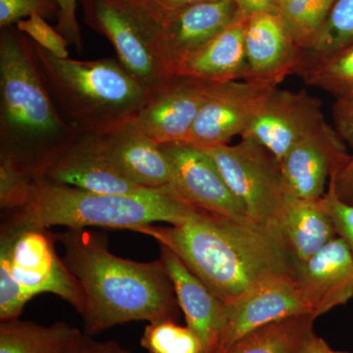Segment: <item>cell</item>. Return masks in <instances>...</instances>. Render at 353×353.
<instances>
[{
	"label": "cell",
	"mask_w": 353,
	"mask_h": 353,
	"mask_svg": "<svg viewBox=\"0 0 353 353\" xmlns=\"http://www.w3.org/2000/svg\"><path fill=\"white\" fill-rule=\"evenodd\" d=\"M132 232L171 250L225 303L267 274H296V260L273 225L199 210L183 224L145 225Z\"/></svg>",
	"instance_id": "obj_1"
},
{
	"label": "cell",
	"mask_w": 353,
	"mask_h": 353,
	"mask_svg": "<svg viewBox=\"0 0 353 353\" xmlns=\"http://www.w3.org/2000/svg\"><path fill=\"white\" fill-rule=\"evenodd\" d=\"M63 260L85 296L83 329L94 336L117 325L176 320L181 308L161 260L139 262L110 252L103 234L88 229L58 234Z\"/></svg>",
	"instance_id": "obj_2"
},
{
	"label": "cell",
	"mask_w": 353,
	"mask_h": 353,
	"mask_svg": "<svg viewBox=\"0 0 353 353\" xmlns=\"http://www.w3.org/2000/svg\"><path fill=\"white\" fill-rule=\"evenodd\" d=\"M81 134L44 85L31 39L13 26L0 34V158L29 173Z\"/></svg>",
	"instance_id": "obj_3"
},
{
	"label": "cell",
	"mask_w": 353,
	"mask_h": 353,
	"mask_svg": "<svg viewBox=\"0 0 353 353\" xmlns=\"http://www.w3.org/2000/svg\"><path fill=\"white\" fill-rule=\"evenodd\" d=\"M1 208V221L50 229H126L157 222L180 225L196 211L169 189L108 194L30 179Z\"/></svg>",
	"instance_id": "obj_4"
},
{
	"label": "cell",
	"mask_w": 353,
	"mask_h": 353,
	"mask_svg": "<svg viewBox=\"0 0 353 353\" xmlns=\"http://www.w3.org/2000/svg\"><path fill=\"white\" fill-rule=\"evenodd\" d=\"M44 85L67 124L81 136H97L126 124L150 94L121 65L106 59L58 58L31 41Z\"/></svg>",
	"instance_id": "obj_5"
},
{
	"label": "cell",
	"mask_w": 353,
	"mask_h": 353,
	"mask_svg": "<svg viewBox=\"0 0 353 353\" xmlns=\"http://www.w3.org/2000/svg\"><path fill=\"white\" fill-rule=\"evenodd\" d=\"M87 24L108 39L118 61L150 97L174 77L164 12L153 0H80Z\"/></svg>",
	"instance_id": "obj_6"
},
{
	"label": "cell",
	"mask_w": 353,
	"mask_h": 353,
	"mask_svg": "<svg viewBox=\"0 0 353 353\" xmlns=\"http://www.w3.org/2000/svg\"><path fill=\"white\" fill-rule=\"evenodd\" d=\"M57 241V236L46 228L1 221L0 265L32 299L39 294H52L82 315V288L64 260L58 256Z\"/></svg>",
	"instance_id": "obj_7"
},
{
	"label": "cell",
	"mask_w": 353,
	"mask_h": 353,
	"mask_svg": "<svg viewBox=\"0 0 353 353\" xmlns=\"http://www.w3.org/2000/svg\"><path fill=\"white\" fill-rule=\"evenodd\" d=\"M241 139L236 145L201 150L214 160L248 219L267 226L275 218L285 196L280 162L252 139Z\"/></svg>",
	"instance_id": "obj_8"
},
{
	"label": "cell",
	"mask_w": 353,
	"mask_h": 353,
	"mask_svg": "<svg viewBox=\"0 0 353 353\" xmlns=\"http://www.w3.org/2000/svg\"><path fill=\"white\" fill-rule=\"evenodd\" d=\"M171 167L168 189L181 201L217 216L250 220L208 153L188 143L161 145Z\"/></svg>",
	"instance_id": "obj_9"
},
{
	"label": "cell",
	"mask_w": 353,
	"mask_h": 353,
	"mask_svg": "<svg viewBox=\"0 0 353 353\" xmlns=\"http://www.w3.org/2000/svg\"><path fill=\"white\" fill-rule=\"evenodd\" d=\"M226 304L227 318L219 353L254 330L292 316L311 314L294 276L269 273L262 276L243 294Z\"/></svg>",
	"instance_id": "obj_10"
},
{
	"label": "cell",
	"mask_w": 353,
	"mask_h": 353,
	"mask_svg": "<svg viewBox=\"0 0 353 353\" xmlns=\"http://www.w3.org/2000/svg\"><path fill=\"white\" fill-rule=\"evenodd\" d=\"M322 102L305 90L272 88L241 138L263 146L279 162L324 122Z\"/></svg>",
	"instance_id": "obj_11"
},
{
	"label": "cell",
	"mask_w": 353,
	"mask_h": 353,
	"mask_svg": "<svg viewBox=\"0 0 353 353\" xmlns=\"http://www.w3.org/2000/svg\"><path fill=\"white\" fill-rule=\"evenodd\" d=\"M274 88L245 80L211 83L185 143L199 148L229 145L236 137L243 136Z\"/></svg>",
	"instance_id": "obj_12"
},
{
	"label": "cell",
	"mask_w": 353,
	"mask_h": 353,
	"mask_svg": "<svg viewBox=\"0 0 353 353\" xmlns=\"http://www.w3.org/2000/svg\"><path fill=\"white\" fill-rule=\"evenodd\" d=\"M34 180L108 194H138L146 190L109 163L95 136H80L28 173Z\"/></svg>",
	"instance_id": "obj_13"
},
{
	"label": "cell",
	"mask_w": 353,
	"mask_h": 353,
	"mask_svg": "<svg viewBox=\"0 0 353 353\" xmlns=\"http://www.w3.org/2000/svg\"><path fill=\"white\" fill-rule=\"evenodd\" d=\"M348 159L343 139L325 120L281 160L285 194L321 199L332 175Z\"/></svg>",
	"instance_id": "obj_14"
},
{
	"label": "cell",
	"mask_w": 353,
	"mask_h": 353,
	"mask_svg": "<svg viewBox=\"0 0 353 353\" xmlns=\"http://www.w3.org/2000/svg\"><path fill=\"white\" fill-rule=\"evenodd\" d=\"M210 87L205 81L176 75L132 121L158 145L185 143Z\"/></svg>",
	"instance_id": "obj_15"
},
{
	"label": "cell",
	"mask_w": 353,
	"mask_h": 353,
	"mask_svg": "<svg viewBox=\"0 0 353 353\" xmlns=\"http://www.w3.org/2000/svg\"><path fill=\"white\" fill-rule=\"evenodd\" d=\"M245 53V81L278 87L285 77L297 73L304 50L292 39L280 14L271 11L248 18Z\"/></svg>",
	"instance_id": "obj_16"
},
{
	"label": "cell",
	"mask_w": 353,
	"mask_h": 353,
	"mask_svg": "<svg viewBox=\"0 0 353 353\" xmlns=\"http://www.w3.org/2000/svg\"><path fill=\"white\" fill-rule=\"evenodd\" d=\"M294 279L311 314L320 317L352 299V253L336 236L310 259L296 263Z\"/></svg>",
	"instance_id": "obj_17"
},
{
	"label": "cell",
	"mask_w": 353,
	"mask_h": 353,
	"mask_svg": "<svg viewBox=\"0 0 353 353\" xmlns=\"http://www.w3.org/2000/svg\"><path fill=\"white\" fill-rule=\"evenodd\" d=\"M95 137L109 163L130 182L146 190L168 189L171 167L161 145L139 131L134 121Z\"/></svg>",
	"instance_id": "obj_18"
},
{
	"label": "cell",
	"mask_w": 353,
	"mask_h": 353,
	"mask_svg": "<svg viewBox=\"0 0 353 353\" xmlns=\"http://www.w3.org/2000/svg\"><path fill=\"white\" fill-rule=\"evenodd\" d=\"M159 245L160 260L173 283L187 326L199 339L201 353H219L226 325V304L192 274L175 253Z\"/></svg>",
	"instance_id": "obj_19"
},
{
	"label": "cell",
	"mask_w": 353,
	"mask_h": 353,
	"mask_svg": "<svg viewBox=\"0 0 353 353\" xmlns=\"http://www.w3.org/2000/svg\"><path fill=\"white\" fill-rule=\"evenodd\" d=\"M234 0H210L164 12V30L174 72L176 65L203 48L240 13Z\"/></svg>",
	"instance_id": "obj_20"
},
{
	"label": "cell",
	"mask_w": 353,
	"mask_h": 353,
	"mask_svg": "<svg viewBox=\"0 0 353 353\" xmlns=\"http://www.w3.org/2000/svg\"><path fill=\"white\" fill-rule=\"evenodd\" d=\"M248 23V17L239 13L224 31L176 65V75L192 77L208 83L245 80Z\"/></svg>",
	"instance_id": "obj_21"
},
{
	"label": "cell",
	"mask_w": 353,
	"mask_h": 353,
	"mask_svg": "<svg viewBox=\"0 0 353 353\" xmlns=\"http://www.w3.org/2000/svg\"><path fill=\"white\" fill-rule=\"evenodd\" d=\"M269 225H273L296 263L305 261L338 236L331 216L320 199L285 194Z\"/></svg>",
	"instance_id": "obj_22"
},
{
	"label": "cell",
	"mask_w": 353,
	"mask_h": 353,
	"mask_svg": "<svg viewBox=\"0 0 353 353\" xmlns=\"http://www.w3.org/2000/svg\"><path fill=\"white\" fill-rule=\"evenodd\" d=\"M312 314L292 316L254 330L226 353H304L314 338Z\"/></svg>",
	"instance_id": "obj_23"
},
{
	"label": "cell",
	"mask_w": 353,
	"mask_h": 353,
	"mask_svg": "<svg viewBox=\"0 0 353 353\" xmlns=\"http://www.w3.org/2000/svg\"><path fill=\"white\" fill-rule=\"evenodd\" d=\"M83 333L67 323L50 326L19 319L0 322V353H63Z\"/></svg>",
	"instance_id": "obj_24"
},
{
	"label": "cell",
	"mask_w": 353,
	"mask_h": 353,
	"mask_svg": "<svg viewBox=\"0 0 353 353\" xmlns=\"http://www.w3.org/2000/svg\"><path fill=\"white\" fill-rule=\"evenodd\" d=\"M297 75L312 87L339 99L353 97V43L345 48L315 53L304 51Z\"/></svg>",
	"instance_id": "obj_25"
},
{
	"label": "cell",
	"mask_w": 353,
	"mask_h": 353,
	"mask_svg": "<svg viewBox=\"0 0 353 353\" xmlns=\"http://www.w3.org/2000/svg\"><path fill=\"white\" fill-rule=\"evenodd\" d=\"M336 0H279L277 12L294 41L307 50Z\"/></svg>",
	"instance_id": "obj_26"
},
{
	"label": "cell",
	"mask_w": 353,
	"mask_h": 353,
	"mask_svg": "<svg viewBox=\"0 0 353 353\" xmlns=\"http://www.w3.org/2000/svg\"><path fill=\"white\" fill-rule=\"evenodd\" d=\"M141 345L150 353H201V350L192 330L174 320L148 323Z\"/></svg>",
	"instance_id": "obj_27"
},
{
	"label": "cell",
	"mask_w": 353,
	"mask_h": 353,
	"mask_svg": "<svg viewBox=\"0 0 353 353\" xmlns=\"http://www.w3.org/2000/svg\"><path fill=\"white\" fill-rule=\"evenodd\" d=\"M353 43V0H336L308 52H329Z\"/></svg>",
	"instance_id": "obj_28"
},
{
	"label": "cell",
	"mask_w": 353,
	"mask_h": 353,
	"mask_svg": "<svg viewBox=\"0 0 353 353\" xmlns=\"http://www.w3.org/2000/svg\"><path fill=\"white\" fill-rule=\"evenodd\" d=\"M334 117L341 138L348 141L353 148V97L336 101ZM330 183L334 185L339 199L353 205V154L340 170L334 172Z\"/></svg>",
	"instance_id": "obj_29"
},
{
	"label": "cell",
	"mask_w": 353,
	"mask_h": 353,
	"mask_svg": "<svg viewBox=\"0 0 353 353\" xmlns=\"http://www.w3.org/2000/svg\"><path fill=\"white\" fill-rule=\"evenodd\" d=\"M20 32L28 34L39 46L58 58H69L68 41L46 23L43 16L34 14L16 24Z\"/></svg>",
	"instance_id": "obj_30"
},
{
	"label": "cell",
	"mask_w": 353,
	"mask_h": 353,
	"mask_svg": "<svg viewBox=\"0 0 353 353\" xmlns=\"http://www.w3.org/2000/svg\"><path fill=\"white\" fill-rule=\"evenodd\" d=\"M57 11L55 0H0V27L2 29L17 24L23 18L34 14L50 17Z\"/></svg>",
	"instance_id": "obj_31"
},
{
	"label": "cell",
	"mask_w": 353,
	"mask_h": 353,
	"mask_svg": "<svg viewBox=\"0 0 353 353\" xmlns=\"http://www.w3.org/2000/svg\"><path fill=\"white\" fill-rule=\"evenodd\" d=\"M320 201L331 216L338 236L345 241L353 256V205L339 199L334 185L330 182L327 192Z\"/></svg>",
	"instance_id": "obj_32"
},
{
	"label": "cell",
	"mask_w": 353,
	"mask_h": 353,
	"mask_svg": "<svg viewBox=\"0 0 353 353\" xmlns=\"http://www.w3.org/2000/svg\"><path fill=\"white\" fill-rule=\"evenodd\" d=\"M79 0H55L58 6V31L79 50L83 48L80 27L77 19Z\"/></svg>",
	"instance_id": "obj_33"
},
{
	"label": "cell",
	"mask_w": 353,
	"mask_h": 353,
	"mask_svg": "<svg viewBox=\"0 0 353 353\" xmlns=\"http://www.w3.org/2000/svg\"><path fill=\"white\" fill-rule=\"evenodd\" d=\"M243 15L252 17L255 14L277 12L279 0H234Z\"/></svg>",
	"instance_id": "obj_34"
},
{
	"label": "cell",
	"mask_w": 353,
	"mask_h": 353,
	"mask_svg": "<svg viewBox=\"0 0 353 353\" xmlns=\"http://www.w3.org/2000/svg\"><path fill=\"white\" fill-rule=\"evenodd\" d=\"M99 343H97V341L92 340L90 336H88V334H83L82 336H81L68 350H65L63 353H95L97 347H99Z\"/></svg>",
	"instance_id": "obj_35"
},
{
	"label": "cell",
	"mask_w": 353,
	"mask_h": 353,
	"mask_svg": "<svg viewBox=\"0 0 353 353\" xmlns=\"http://www.w3.org/2000/svg\"><path fill=\"white\" fill-rule=\"evenodd\" d=\"M157 6L165 13L173 12L180 10L185 7L201 3V2L210 1V0H153Z\"/></svg>",
	"instance_id": "obj_36"
},
{
	"label": "cell",
	"mask_w": 353,
	"mask_h": 353,
	"mask_svg": "<svg viewBox=\"0 0 353 353\" xmlns=\"http://www.w3.org/2000/svg\"><path fill=\"white\" fill-rule=\"evenodd\" d=\"M304 353H348L347 352H341V350H334L330 347L328 343L315 334L314 338L311 340L307 348Z\"/></svg>",
	"instance_id": "obj_37"
},
{
	"label": "cell",
	"mask_w": 353,
	"mask_h": 353,
	"mask_svg": "<svg viewBox=\"0 0 353 353\" xmlns=\"http://www.w3.org/2000/svg\"><path fill=\"white\" fill-rule=\"evenodd\" d=\"M95 353H132L114 341H106L99 343Z\"/></svg>",
	"instance_id": "obj_38"
}]
</instances>
